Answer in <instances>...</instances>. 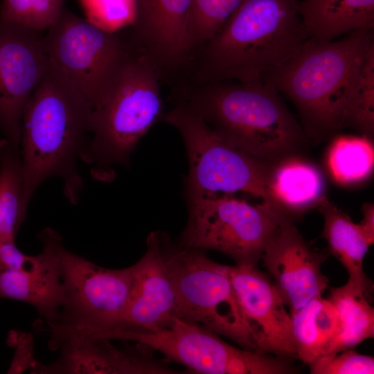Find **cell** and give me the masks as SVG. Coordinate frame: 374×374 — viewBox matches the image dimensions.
I'll return each mask as SVG.
<instances>
[{
  "instance_id": "6da1fadb",
  "label": "cell",
  "mask_w": 374,
  "mask_h": 374,
  "mask_svg": "<svg viewBox=\"0 0 374 374\" xmlns=\"http://www.w3.org/2000/svg\"><path fill=\"white\" fill-rule=\"evenodd\" d=\"M92 109L49 60L46 71L21 118L19 150L24 173L22 208L46 179L58 177L69 201L78 203L83 186L78 161L89 139Z\"/></svg>"
},
{
  "instance_id": "7a4b0ae2",
  "label": "cell",
  "mask_w": 374,
  "mask_h": 374,
  "mask_svg": "<svg viewBox=\"0 0 374 374\" xmlns=\"http://www.w3.org/2000/svg\"><path fill=\"white\" fill-rule=\"evenodd\" d=\"M373 46V28L327 42L310 39L263 81L292 102L306 136L324 139L344 128L352 92Z\"/></svg>"
},
{
  "instance_id": "3957f363",
  "label": "cell",
  "mask_w": 374,
  "mask_h": 374,
  "mask_svg": "<svg viewBox=\"0 0 374 374\" xmlns=\"http://www.w3.org/2000/svg\"><path fill=\"white\" fill-rule=\"evenodd\" d=\"M299 0H244L206 44V71L215 82L264 79L310 39Z\"/></svg>"
},
{
  "instance_id": "277c9868",
  "label": "cell",
  "mask_w": 374,
  "mask_h": 374,
  "mask_svg": "<svg viewBox=\"0 0 374 374\" xmlns=\"http://www.w3.org/2000/svg\"><path fill=\"white\" fill-rule=\"evenodd\" d=\"M278 92L263 80L215 82L181 104L233 147L276 163L294 155L306 136Z\"/></svg>"
},
{
  "instance_id": "5b68a950",
  "label": "cell",
  "mask_w": 374,
  "mask_h": 374,
  "mask_svg": "<svg viewBox=\"0 0 374 374\" xmlns=\"http://www.w3.org/2000/svg\"><path fill=\"white\" fill-rule=\"evenodd\" d=\"M154 66L146 55L131 50L97 105L89 123V139L82 160L97 177L111 166L130 164L139 140L164 112Z\"/></svg>"
},
{
  "instance_id": "8992f818",
  "label": "cell",
  "mask_w": 374,
  "mask_h": 374,
  "mask_svg": "<svg viewBox=\"0 0 374 374\" xmlns=\"http://www.w3.org/2000/svg\"><path fill=\"white\" fill-rule=\"evenodd\" d=\"M160 242L177 295V318L258 350L225 265L209 258L204 250L173 242L162 231Z\"/></svg>"
},
{
  "instance_id": "52a82bcc",
  "label": "cell",
  "mask_w": 374,
  "mask_h": 374,
  "mask_svg": "<svg viewBox=\"0 0 374 374\" xmlns=\"http://www.w3.org/2000/svg\"><path fill=\"white\" fill-rule=\"evenodd\" d=\"M161 121L181 134L188 161L186 197L244 192L276 210L269 190L274 163L255 158L220 137L201 118L179 103Z\"/></svg>"
},
{
  "instance_id": "ba28073f",
  "label": "cell",
  "mask_w": 374,
  "mask_h": 374,
  "mask_svg": "<svg viewBox=\"0 0 374 374\" xmlns=\"http://www.w3.org/2000/svg\"><path fill=\"white\" fill-rule=\"evenodd\" d=\"M186 199L188 221L178 242L221 252L238 265L257 266L280 221L287 218L268 204L253 205L232 193Z\"/></svg>"
},
{
  "instance_id": "9c48e42d",
  "label": "cell",
  "mask_w": 374,
  "mask_h": 374,
  "mask_svg": "<svg viewBox=\"0 0 374 374\" xmlns=\"http://www.w3.org/2000/svg\"><path fill=\"white\" fill-rule=\"evenodd\" d=\"M60 265L66 305L57 321L47 323L50 344L70 336L93 338L114 329L128 305L135 265L119 269L101 267L64 245Z\"/></svg>"
},
{
  "instance_id": "30bf717a",
  "label": "cell",
  "mask_w": 374,
  "mask_h": 374,
  "mask_svg": "<svg viewBox=\"0 0 374 374\" xmlns=\"http://www.w3.org/2000/svg\"><path fill=\"white\" fill-rule=\"evenodd\" d=\"M107 339L134 341L182 364L193 373L287 374L296 371L290 362L266 353L238 349L207 328L175 317L155 332H123Z\"/></svg>"
},
{
  "instance_id": "8fae6325",
  "label": "cell",
  "mask_w": 374,
  "mask_h": 374,
  "mask_svg": "<svg viewBox=\"0 0 374 374\" xmlns=\"http://www.w3.org/2000/svg\"><path fill=\"white\" fill-rule=\"evenodd\" d=\"M42 42L49 60L92 109L130 51L116 33L106 32L66 8Z\"/></svg>"
},
{
  "instance_id": "7c38bea8",
  "label": "cell",
  "mask_w": 374,
  "mask_h": 374,
  "mask_svg": "<svg viewBox=\"0 0 374 374\" xmlns=\"http://www.w3.org/2000/svg\"><path fill=\"white\" fill-rule=\"evenodd\" d=\"M42 39L41 33L0 24V132L17 147L24 108L49 63Z\"/></svg>"
},
{
  "instance_id": "4fadbf2b",
  "label": "cell",
  "mask_w": 374,
  "mask_h": 374,
  "mask_svg": "<svg viewBox=\"0 0 374 374\" xmlns=\"http://www.w3.org/2000/svg\"><path fill=\"white\" fill-rule=\"evenodd\" d=\"M258 351L298 359L290 313L273 282L255 265H225Z\"/></svg>"
},
{
  "instance_id": "5bb4252c",
  "label": "cell",
  "mask_w": 374,
  "mask_h": 374,
  "mask_svg": "<svg viewBox=\"0 0 374 374\" xmlns=\"http://www.w3.org/2000/svg\"><path fill=\"white\" fill-rule=\"evenodd\" d=\"M327 254L307 242L293 221L284 218L267 244L261 260L290 314L322 296L329 280L321 271Z\"/></svg>"
},
{
  "instance_id": "9a60e30c",
  "label": "cell",
  "mask_w": 374,
  "mask_h": 374,
  "mask_svg": "<svg viewBox=\"0 0 374 374\" xmlns=\"http://www.w3.org/2000/svg\"><path fill=\"white\" fill-rule=\"evenodd\" d=\"M147 249L135 265L133 286L125 313L112 330L94 339L123 332H155L168 327L177 317V295L166 266L160 231L147 238Z\"/></svg>"
},
{
  "instance_id": "2e32d148",
  "label": "cell",
  "mask_w": 374,
  "mask_h": 374,
  "mask_svg": "<svg viewBox=\"0 0 374 374\" xmlns=\"http://www.w3.org/2000/svg\"><path fill=\"white\" fill-rule=\"evenodd\" d=\"M42 251L19 269L0 270V299H12L33 306L47 323L59 320L66 305L62 278L59 234L46 228L38 235Z\"/></svg>"
},
{
  "instance_id": "e0dca14e",
  "label": "cell",
  "mask_w": 374,
  "mask_h": 374,
  "mask_svg": "<svg viewBox=\"0 0 374 374\" xmlns=\"http://www.w3.org/2000/svg\"><path fill=\"white\" fill-rule=\"evenodd\" d=\"M110 340L68 337L60 341L59 359L49 366L38 364L37 373L177 374L168 362L159 360L152 350L139 344L120 348Z\"/></svg>"
},
{
  "instance_id": "ac0fdd59",
  "label": "cell",
  "mask_w": 374,
  "mask_h": 374,
  "mask_svg": "<svg viewBox=\"0 0 374 374\" xmlns=\"http://www.w3.org/2000/svg\"><path fill=\"white\" fill-rule=\"evenodd\" d=\"M192 3L193 0H136L134 26L159 60L175 62L189 51Z\"/></svg>"
},
{
  "instance_id": "d6986e66",
  "label": "cell",
  "mask_w": 374,
  "mask_h": 374,
  "mask_svg": "<svg viewBox=\"0 0 374 374\" xmlns=\"http://www.w3.org/2000/svg\"><path fill=\"white\" fill-rule=\"evenodd\" d=\"M269 190L275 208L291 220L317 208L326 197L324 179L319 169L294 155L273 164Z\"/></svg>"
},
{
  "instance_id": "ffe728a7",
  "label": "cell",
  "mask_w": 374,
  "mask_h": 374,
  "mask_svg": "<svg viewBox=\"0 0 374 374\" xmlns=\"http://www.w3.org/2000/svg\"><path fill=\"white\" fill-rule=\"evenodd\" d=\"M317 208L323 215L321 236L328 243L329 253L335 256L348 274L350 283L360 289L369 302L373 300V283L363 269L369 242L358 224L324 197Z\"/></svg>"
},
{
  "instance_id": "44dd1931",
  "label": "cell",
  "mask_w": 374,
  "mask_h": 374,
  "mask_svg": "<svg viewBox=\"0 0 374 374\" xmlns=\"http://www.w3.org/2000/svg\"><path fill=\"white\" fill-rule=\"evenodd\" d=\"M299 12L311 39L327 42L374 27V0H301Z\"/></svg>"
},
{
  "instance_id": "7402d4cb",
  "label": "cell",
  "mask_w": 374,
  "mask_h": 374,
  "mask_svg": "<svg viewBox=\"0 0 374 374\" xmlns=\"http://www.w3.org/2000/svg\"><path fill=\"white\" fill-rule=\"evenodd\" d=\"M298 359L310 365L325 355L340 330L337 312L319 296L290 314Z\"/></svg>"
},
{
  "instance_id": "603a6c76",
  "label": "cell",
  "mask_w": 374,
  "mask_h": 374,
  "mask_svg": "<svg viewBox=\"0 0 374 374\" xmlns=\"http://www.w3.org/2000/svg\"><path fill=\"white\" fill-rule=\"evenodd\" d=\"M328 299L337 312L340 330L325 355H335L373 338L374 309L360 289L347 281L341 287H331Z\"/></svg>"
},
{
  "instance_id": "cb8c5ba5",
  "label": "cell",
  "mask_w": 374,
  "mask_h": 374,
  "mask_svg": "<svg viewBox=\"0 0 374 374\" xmlns=\"http://www.w3.org/2000/svg\"><path fill=\"white\" fill-rule=\"evenodd\" d=\"M24 173L19 147L0 139V240H15L25 220Z\"/></svg>"
},
{
  "instance_id": "d4e9b609",
  "label": "cell",
  "mask_w": 374,
  "mask_h": 374,
  "mask_svg": "<svg viewBox=\"0 0 374 374\" xmlns=\"http://www.w3.org/2000/svg\"><path fill=\"white\" fill-rule=\"evenodd\" d=\"M327 165L337 183L349 186L366 180L374 166L371 139L362 135H341L332 141L327 154Z\"/></svg>"
},
{
  "instance_id": "484cf974",
  "label": "cell",
  "mask_w": 374,
  "mask_h": 374,
  "mask_svg": "<svg viewBox=\"0 0 374 374\" xmlns=\"http://www.w3.org/2000/svg\"><path fill=\"white\" fill-rule=\"evenodd\" d=\"M64 0H2L0 24L41 33L60 18Z\"/></svg>"
},
{
  "instance_id": "4316f807",
  "label": "cell",
  "mask_w": 374,
  "mask_h": 374,
  "mask_svg": "<svg viewBox=\"0 0 374 374\" xmlns=\"http://www.w3.org/2000/svg\"><path fill=\"white\" fill-rule=\"evenodd\" d=\"M371 139L374 134V46L363 63L347 107L344 128Z\"/></svg>"
},
{
  "instance_id": "83f0119b",
  "label": "cell",
  "mask_w": 374,
  "mask_h": 374,
  "mask_svg": "<svg viewBox=\"0 0 374 374\" xmlns=\"http://www.w3.org/2000/svg\"><path fill=\"white\" fill-rule=\"evenodd\" d=\"M244 0H193L188 44L190 50L206 44Z\"/></svg>"
},
{
  "instance_id": "f1b7e54d",
  "label": "cell",
  "mask_w": 374,
  "mask_h": 374,
  "mask_svg": "<svg viewBox=\"0 0 374 374\" xmlns=\"http://www.w3.org/2000/svg\"><path fill=\"white\" fill-rule=\"evenodd\" d=\"M85 19L98 28L114 33L136 19V0H78Z\"/></svg>"
},
{
  "instance_id": "f546056e",
  "label": "cell",
  "mask_w": 374,
  "mask_h": 374,
  "mask_svg": "<svg viewBox=\"0 0 374 374\" xmlns=\"http://www.w3.org/2000/svg\"><path fill=\"white\" fill-rule=\"evenodd\" d=\"M308 366L312 374L374 373L373 357L358 353L352 348L322 356Z\"/></svg>"
},
{
  "instance_id": "4dcf8cb0",
  "label": "cell",
  "mask_w": 374,
  "mask_h": 374,
  "mask_svg": "<svg viewBox=\"0 0 374 374\" xmlns=\"http://www.w3.org/2000/svg\"><path fill=\"white\" fill-rule=\"evenodd\" d=\"M33 257L21 251L16 246L15 240H0V270L26 267Z\"/></svg>"
},
{
  "instance_id": "1f68e13d",
  "label": "cell",
  "mask_w": 374,
  "mask_h": 374,
  "mask_svg": "<svg viewBox=\"0 0 374 374\" xmlns=\"http://www.w3.org/2000/svg\"><path fill=\"white\" fill-rule=\"evenodd\" d=\"M363 218L358 224L361 231L372 245L374 242V205L365 203L362 207Z\"/></svg>"
}]
</instances>
